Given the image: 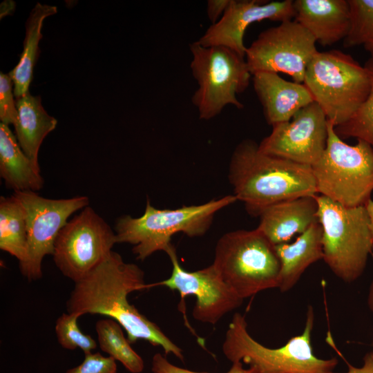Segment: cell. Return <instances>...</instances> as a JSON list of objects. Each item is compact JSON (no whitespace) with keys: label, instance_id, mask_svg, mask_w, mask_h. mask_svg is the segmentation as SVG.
<instances>
[{"label":"cell","instance_id":"obj_1","mask_svg":"<svg viewBox=\"0 0 373 373\" xmlns=\"http://www.w3.org/2000/svg\"><path fill=\"white\" fill-rule=\"evenodd\" d=\"M148 288L144 271L137 265L124 262L118 253L112 251L96 268L75 283L66 301L67 312L79 316H107L124 329L130 343L143 339L162 347L165 354H173L183 361L182 349L128 301L131 292Z\"/></svg>","mask_w":373,"mask_h":373},{"label":"cell","instance_id":"obj_2","mask_svg":"<svg viewBox=\"0 0 373 373\" xmlns=\"http://www.w3.org/2000/svg\"><path fill=\"white\" fill-rule=\"evenodd\" d=\"M228 176L233 195L253 216L277 202L318 193L312 166L265 154L248 139L235 148Z\"/></svg>","mask_w":373,"mask_h":373},{"label":"cell","instance_id":"obj_3","mask_svg":"<svg viewBox=\"0 0 373 373\" xmlns=\"http://www.w3.org/2000/svg\"><path fill=\"white\" fill-rule=\"evenodd\" d=\"M238 201L234 195L213 199L198 205L175 209H160L147 200L143 215L133 218L126 215L117 220V243L132 245L137 260H144L157 251L166 253L173 246L171 238L178 233L189 237L203 236L220 210Z\"/></svg>","mask_w":373,"mask_h":373},{"label":"cell","instance_id":"obj_4","mask_svg":"<svg viewBox=\"0 0 373 373\" xmlns=\"http://www.w3.org/2000/svg\"><path fill=\"white\" fill-rule=\"evenodd\" d=\"M314 323V309L309 305L302 334L291 337L280 347L269 348L249 334L245 316L236 313L226 332L222 352L232 363L248 364L259 373H334L338 359L320 358L313 352Z\"/></svg>","mask_w":373,"mask_h":373},{"label":"cell","instance_id":"obj_5","mask_svg":"<svg viewBox=\"0 0 373 373\" xmlns=\"http://www.w3.org/2000/svg\"><path fill=\"white\" fill-rule=\"evenodd\" d=\"M316 198L322 228L323 260L343 282H354L363 273L373 250L366 207H345L321 195Z\"/></svg>","mask_w":373,"mask_h":373},{"label":"cell","instance_id":"obj_6","mask_svg":"<svg viewBox=\"0 0 373 373\" xmlns=\"http://www.w3.org/2000/svg\"><path fill=\"white\" fill-rule=\"evenodd\" d=\"M212 265L243 300L278 287L280 262L275 245L257 228L233 231L221 236Z\"/></svg>","mask_w":373,"mask_h":373},{"label":"cell","instance_id":"obj_7","mask_svg":"<svg viewBox=\"0 0 373 373\" xmlns=\"http://www.w3.org/2000/svg\"><path fill=\"white\" fill-rule=\"evenodd\" d=\"M303 84L334 127L353 116L371 88L366 68L338 50L318 51L307 68Z\"/></svg>","mask_w":373,"mask_h":373},{"label":"cell","instance_id":"obj_8","mask_svg":"<svg viewBox=\"0 0 373 373\" xmlns=\"http://www.w3.org/2000/svg\"><path fill=\"white\" fill-rule=\"evenodd\" d=\"M357 140L345 143L328 120L325 149L312 166L317 193L348 207L365 205L373 192V147Z\"/></svg>","mask_w":373,"mask_h":373},{"label":"cell","instance_id":"obj_9","mask_svg":"<svg viewBox=\"0 0 373 373\" xmlns=\"http://www.w3.org/2000/svg\"><path fill=\"white\" fill-rule=\"evenodd\" d=\"M189 48L191 70L198 85L191 101L200 119H211L228 105L243 108L237 95L247 89L252 75L245 57L227 47L203 46L198 41Z\"/></svg>","mask_w":373,"mask_h":373},{"label":"cell","instance_id":"obj_10","mask_svg":"<svg viewBox=\"0 0 373 373\" xmlns=\"http://www.w3.org/2000/svg\"><path fill=\"white\" fill-rule=\"evenodd\" d=\"M115 243L111 227L87 206L59 231L52 256L61 274L76 283L101 264Z\"/></svg>","mask_w":373,"mask_h":373},{"label":"cell","instance_id":"obj_11","mask_svg":"<svg viewBox=\"0 0 373 373\" xmlns=\"http://www.w3.org/2000/svg\"><path fill=\"white\" fill-rule=\"evenodd\" d=\"M26 215L27 253L19 263L21 274L29 281L42 277V261L52 255L57 235L68 218L88 205L86 196L64 199L46 198L35 191H15Z\"/></svg>","mask_w":373,"mask_h":373},{"label":"cell","instance_id":"obj_12","mask_svg":"<svg viewBox=\"0 0 373 373\" xmlns=\"http://www.w3.org/2000/svg\"><path fill=\"white\" fill-rule=\"evenodd\" d=\"M314 37L294 20L261 32L247 48L245 60L253 75L282 72L303 83L307 68L318 52Z\"/></svg>","mask_w":373,"mask_h":373},{"label":"cell","instance_id":"obj_13","mask_svg":"<svg viewBox=\"0 0 373 373\" xmlns=\"http://www.w3.org/2000/svg\"><path fill=\"white\" fill-rule=\"evenodd\" d=\"M272 128L258 144L265 154L312 166L325 149L328 120L315 102L299 110L289 121Z\"/></svg>","mask_w":373,"mask_h":373},{"label":"cell","instance_id":"obj_14","mask_svg":"<svg viewBox=\"0 0 373 373\" xmlns=\"http://www.w3.org/2000/svg\"><path fill=\"white\" fill-rule=\"evenodd\" d=\"M172 263L171 276L164 280L149 284V287L164 286L178 291L181 298L195 296L192 315L198 321L215 325L222 316L240 307L243 299L222 280L213 265L188 271L180 265L174 246L166 252Z\"/></svg>","mask_w":373,"mask_h":373},{"label":"cell","instance_id":"obj_15","mask_svg":"<svg viewBox=\"0 0 373 373\" xmlns=\"http://www.w3.org/2000/svg\"><path fill=\"white\" fill-rule=\"evenodd\" d=\"M294 1H265L231 0L222 16L211 24L198 42L203 46L227 47L245 57V32L254 22L270 20L283 22L292 20Z\"/></svg>","mask_w":373,"mask_h":373},{"label":"cell","instance_id":"obj_16","mask_svg":"<svg viewBox=\"0 0 373 373\" xmlns=\"http://www.w3.org/2000/svg\"><path fill=\"white\" fill-rule=\"evenodd\" d=\"M252 76L264 116L272 126L289 121L299 110L314 102L304 84L287 81L273 72H258Z\"/></svg>","mask_w":373,"mask_h":373},{"label":"cell","instance_id":"obj_17","mask_svg":"<svg viewBox=\"0 0 373 373\" xmlns=\"http://www.w3.org/2000/svg\"><path fill=\"white\" fill-rule=\"evenodd\" d=\"M294 21L322 46L344 39L350 30L348 0H296Z\"/></svg>","mask_w":373,"mask_h":373},{"label":"cell","instance_id":"obj_18","mask_svg":"<svg viewBox=\"0 0 373 373\" xmlns=\"http://www.w3.org/2000/svg\"><path fill=\"white\" fill-rule=\"evenodd\" d=\"M316 195L283 200L266 208L257 229L274 245L288 242L318 222Z\"/></svg>","mask_w":373,"mask_h":373},{"label":"cell","instance_id":"obj_19","mask_svg":"<svg viewBox=\"0 0 373 373\" xmlns=\"http://www.w3.org/2000/svg\"><path fill=\"white\" fill-rule=\"evenodd\" d=\"M280 262L278 289L287 292L298 283L313 263L323 259L322 228L316 222L291 243L275 245Z\"/></svg>","mask_w":373,"mask_h":373},{"label":"cell","instance_id":"obj_20","mask_svg":"<svg viewBox=\"0 0 373 373\" xmlns=\"http://www.w3.org/2000/svg\"><path fill=\"white\" fill-rule=\"evenodd\" d=\"M0 175L14 191H37L44 185L40 168L24 153L8 125L0 124Z\"/></svg>","mask_w":373,"mask_h":373},{"label":"cell","instance_id":"obj_21","mask_svg":"<svg viewBox=\"0 0 373 373\" xmlns=\"http://www.w3.org/2000/svg\"><path fill=\"white\" fill-rule=\"evenodd\" d=\"M15 104L18 120L15 126L16 137L24 153L36 165L38 153L46 136L52 131L57 119L44 110L39 96H33L29 91L19 98Z\"/></svg>","mask_w":373,"mask_h":373},{"label":"cell","instance_id":"obj_22","mask_svg":"<svg viewBox=\"0 0 373 373\" xmlns=\"http://www.w3.org/2000/svg\"><path fill=\"white\" fill-rule=\"evenodd\" d=\"M57 12V7L37 3L26 22L23 50L17 65L9 73L14 85V95L19 98L29 88L33 69L39 54V42L42 38L41 29L44 19Z\"/></svg>","mask_w":373,"mask_h":373},{"label":"cell","instance_id":"obj_23","mask_svg":"<svg viewBox=\"0 0 373 373\" xmlns=\"http://www.w3.org/2000/svg\"><path fill=\"white\" fill-rule=\"evenodd\" d=\"M0 249L23 262L27 253L25 210L14 195L0 198Z\"/></svg>","mask_w":373,"mask_h":373},{"label":"cell","instance_id":"obj_24","mask_svg":"<svg viewBox=\"0 0 373 373\" xmlns=\"http://www.w3.org/2000/svg\"><path fill=\"white\" fill-rule=\"evenodd\" d=\"M122 327L111 318L97 321L95 330L100 349L119 361L131 373H140L144 364L142 357L131 347L124 336Z\"/></svg>","mask_w":373,"mask_h":373},{"label":"cell","instance_id":"obj_25","mask_svg":"<svg viewBox=\"0 0 373 373\" xmlns=\"http://www.w3.org/2000/svg\"><path fill=\"white\" fill-rule=\"evenodd\" d=\"M364 67L370 77V93L353 116L343 124L335 126L334 130L342 140L354 137L373 147V55L367 59Z\"/></svg>","mask_w":373,"mask_h":373},{"label":"cell","instance_id":"obj_26","mask_svg":"<svg viewBox=\"0 0 373 373\" xmlns=\"http://www.w3.org/2000/svg\"><path fill=\"white\" fill-rule=\"evenodd\" d=\"M350 27L344 48L365 45L373 41V0H348Z\"/></svg>","mask_w":373,"mask_h":373},{"label":"cell","instance_id":"obj_27","mask_svg":"<svg viewBox=\"0 0 373 373\" xmlns=\"http://www.w3.org/2000/svg\"><path fill=\"white\" fill-rule=\"evenodd\" d=\"M80 317L73 313H64L56 321L55 333L58 343L66 350L81 349L84 354L92 352L97 347L91 336L79 328L77 319Z\"/></svg>","mask_w":373,"mask_h":373},{"label":"cell","instance_id":"obj_28","mask_svg":"<svg viewBox=\"0 0 373 373\" xmlns=\"http://www.w3.org/2000/svg\"><path fill=\"white\" fill-rule=\"evenodd\" d=\"M12 80L9 75L0 73V119L1 123L17 124L18 113L12 90Z\"/></svg>","mask_w":373,"mask_h":373},{"label":"cell","instance_id":"obj_29","mask_svg":"<svg viewBox=\"0 0 373 373\" xmlns=\"http://www.w3.org/2000/svg\"><path fill=\"white\" fill-rule=\"evenodd\" d=\"M116 361L111 356H104L99 352L88 353L77 366L69 369L66 373H117Z\"/></svg>","mask_w":373,"mask_h":373},{"label":"cell","instance_id":"obj_30","mask_svg":"<svg viewBox=\"0 0 373 373\" xmlns=\"http://www.w3.org/2000/svg\"><path fill=\"white\" fill-rule=\"evenodd\" d=\"M151 371L153 373H209L204 372H195L174 365L160 353L154 354L152 358ZM226 373L259 372L253 367H249L247 369L245 368L242 362L237 361L232 363V366Z\"/></svg>","mask_w":373,"mask_h":373},{"label":"cell","instance_id":"obj_31","mask_svg":"<svg viewBox=\"0 0 373 373\" xmlns=\"http://www.w3.org/2000/svg\"><path fill=\"white\" fill-rule=\"evenodd\" d=\"M231 0H209L207 14L212 24L216 23L223 15Z\"/></svg>","mask_w":373,"mask_h":373},{"label":"cell","instance_id":"obj_32","mask_svg":"<svg viewBox=\"0 0 373 373\" xmlns=\"http://www.w3.org/2000/svg\"><path fill=\"white\" fill-rule=\"evenodd\" d=\"M363 365L355 367L347 363L348 370L345 372L334 373H373V350L367 352L363 358Z\"/></svg>","mask_w":373,"mask_h":373},{"label":"cell","instance_id":"obj_33","mask_svg":"<svg viewBox=\"0 0 373 373\" xmlns=\"http://www.w3.org/2000/svg\"><path fill=\"white\" fill-rule=\"evenodd\" d=\"M365 207L367 211L369 220H370V227L373 239V200L370 199L366 204Z\"/></svg>","mask_w":373,"mask_h":373},{"label":"cell","instance_id":"obj_34","mask_svg":"<svg viewBox=\"0 0 373 373\" xmlns=\"http://www.w3.org/2000/svg\"><path fill=\"white\" fill-rule=\"evenodd\" d=\"M370 256L372 257V262H373V250ZM367 305L370 310L373 314V278L369 288V291H368V295H367ZM372 345H373V338H372Z\"/></svg>","mask_w":373,"mask_h":373},{"label":"cell","instance_id":"obj_35","mask_svg":"<svg viewBox=\"0 0 373 373\" xmlns=\"http://www.w3.org/2000/svg\"><path fill=\"white\" fill-rule=\"evenodd\" d=\"M4 3L6 4V9L1 10V17H3L6 15H8L10 13V10H13L15 9L14 7V3L10 1H4Z\"/></svg>","mask_w":373,"mask_h":373},{"label":"cell","instance_id":"obj_36","mask_svg":"<svg viewBox=\"0 0 373 373\" xmlns=\"http://www.w3.org/2000/svg\"><path fill=\"white\" fill-rule=\"evenodd\" d=\"M364 48L370 55H373V41L364 45Z\"/></svg>","mask_w":373,"mask_h":373}]
</instances>
